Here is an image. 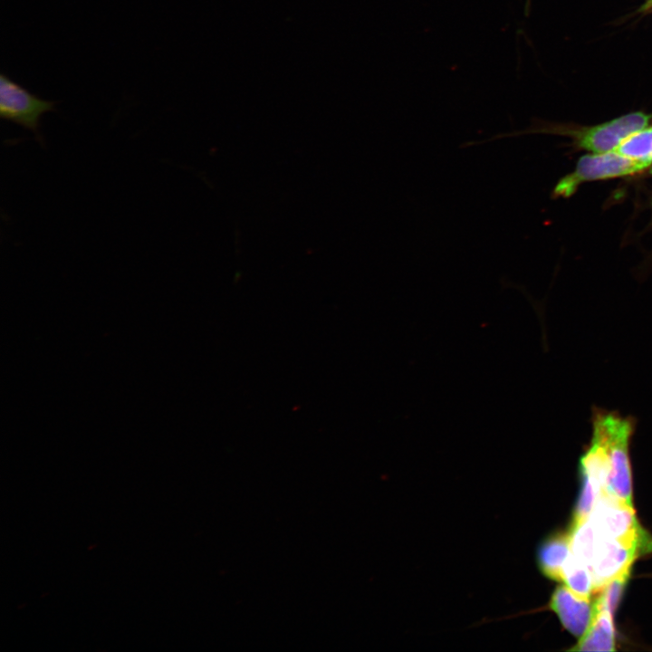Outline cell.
Returning <instances> with one entry per match:
<instances>
[{
    "mask_svg": "<svg viewBox=\"0 0 652 652\" xmlns=\"http://www.w3.org/2000/svg\"><path fill=\"white\" fill-rule=\"evenodd\" d=\"M591 423L592 433L600 438L608 455L609 472L607 491L632 505L629 443L636 420L615 411L595 408Z\"/></svg>",
    "mask_w": 652,
    "mask_h": 652,
    "instance_id": "cell-1",
    "label": "cell"
},
{
    "mask_svg": "<svg viewBox=\"0 0 652 652\" xmlns=\"http://www.w3.org/2000/svg\"><path fill=\"white\" fill-rule=\"evenodd\" d=\"M651 119V114L633 111L598 125L578 129L535 121L526 129L502 133L494 136V139L516 137L527 133L562 134L573 138L574 143L579 149L592 153H604L616 150L628 136L649 125Z\"/></svg>",
    "mask_w": 652,
    "mask_h": 652,
    "instance_id": "cell-2",
    "label": "cell"
},
{
    "mask_svg": "<svg viewBox=\"0 0 652 652\" xmlns=\"http://www.w3.org/2000/svg\"><path fill=\"white\" fill-rule=\"evenodd\" d=\"M599 535L638 545L652 551V537L640 526L633 509L606 489L599 493L590 515Z\"/></svg>",
    "mask_w": 652,
    "mask_h": 652,
    "instance_id": "cell-3",
    "label": "cell"
},
{
    "mask_svg": "<svg viewBox=\"0 0 652 652\" xmlns=\"http://www.w3.org/2000/svg\"><path fill=\"white\" fill-rule=\"evenodd\" d=\"M649 166L630 159L616 150L581 156L572 172L554 186L551 197H570L586 182L627 177L642 172Z\"/></svg>",
    "mask_w": 652,
    "mask_h": 652,
    "instance_id": "cell-4",
    "label": "cell"
},
{
    "mask_svg": "<svg viewBox=\"0 0 652 652\" xmlns=\"http://www.w3.org/2000/svg\"><path fill=\"white\" fill-rule=\"evenodd\" d=\"M57 101L31 92L8 74L0 76V117L30 130L37 142L44 146L41 119L46 112L56 111Z\"/></svg>",
    "mask_w": 652,
    "mask_h": 652,
    "instance_id": "cell-5",
    "label": "cell"
},
{
    "mask_svg": "<svg viewBox=\"0 0 652 652\" xmlns=\"http://www.w3.org/2000/svg\"><path fill=\"white\" fill-rule=\"evenodd\" d=\"M644 551L637 544L599 536L590 566L594 590H599L609 580L630 570L633 561Z\"/></svg>",
    "mask_w": 652,
    "mask_h": 652,
    "instance_id": "cell-6",
    "label": "cell"
},
{
    "mask_svg": "<svg viewBox=\"0 0 652 652\" xmlns=\"http://www.w3.org/2000/svg\"><path fill=\"white\" fill-rule=\"evenodd\" d=\"M550 609L556 613L562 626L579 638L587 630L594 614V603L590 598L576 595L566 585L553 591Z\"/></svg>",
    "mask_w": 652,
    "mask_h": 652,
    "instance_id": "cell-7",
    "label": "cell"
},
{
    "mask_svg": "<svg viewBox=\"0 0 652 652\" xmlns=\"http://www.w3.org/2000/svg\"><path fill=\"white\" fill-rule=\"evenodd\" d=\"M612 618L609 611L594 605V614L590 626L570 650L614 651L615 629Z\"/></svg>",
    "mask_w": 652,
    "mask_h": 652,
    "instance_id": "cell-8",
    "label": "cell"
},
{
    "mask_svg": "<svg viewBox=\"0 0 652 652\" xmlns=\"http://www.w3.org/2000/svg\"><path fill=\"white\" fill-rule=\"evenodd\" d=\"M570 554L569 532L552 535L543 541L538 549V566L544 576L561 581L562 568Z\"/></svg>",
    "mask_w": 652,
    "mask_h": 652,
    "instance_id": "cell-9",
    "label": "cell"
},
{
    "mask_svg": "<svg viewBox=\"0 0 652 652\" xmlns=\"http://www.w3.org/2000/svg\"><path fill=\"white\" fill-rule=\"evenodd\" d=\"M569 534L571 554L590 568L599 536L590 517L571 526Z\"/></svg>",
    "mask_w": 652,
    "mask_h": 652,
    "instance_id": "cell-10",
    "label": "cell"
},
{
    "mask_svg": "<svg viewBox=\"0 0 652 652\" xmlns=\"http://www.w3.org/2000/svg\"><path fill=\"white\" fill-rule=\"evenodd\" d=\"M562 581L580 597L590 598L595 590L590 568L575 558L571 552L562 568Z\"/></svg>",
    "mask_w": 652,
    "mask_h": 652,
    "instance_id": "cell-11",
    "label": "cell"
},
{
    "mask_svg": "<svg viewBox=\"0 0 652 652\" xmlns=\"http://www.w3.org/2000/svg\"><path fill=\"white\" fill-rule=\"evenodd\" d=\"M619 154L644 164L652 165V126L628 136L616 149Z\"/></svg>",
    "mask_w": 652,
    "mask_h": 652,
    "instance_id": "cell-12",
    "label": "cell"
},
{
    "mask_svg": "<svg viewBox=\"0 0 652 652\" xmlns=\"http://www.w3.org/2000/svg\"><path fill=\"white\" fill-rule=\"evenodd\" d=\"M629 575L630 570H628L609 580L599 590L600 593L593 602L594 605L607 609L613 615L620 601Z\"/></svg>",
    "mask_w": 652,
    "mask_h": 652,
    "instance_id": "cell-13",
    "label": "cell"
},
{
    "mask_svg": "<svg viewBox=\"0 0 652 652\" xmlns=\"http://www.w3.org/2000/svg\"><path fill=\"white\" fill-rule=\"evenodd\" d=\"M599 493V491L594 484L588 477L582 475V487L574 510L571 526L577 525L590 517Z\"/></svg>",
    "mask_w": 652,
    "mask_h": 652,
    "instance_id": "cell-14",
    "label": "cell"
},
{
    "mask_svg": "<svg viewBox=\"0 0 652 652\" xmlns=\"http://www.w3.org/2000/svg\"><path fill=\"white\" fill-rule=\"evenodd\" d=\"M529 5H530V0H526V3H525V9H526V10L529 9Z\"/></svg>",
    "mask_w": 652,
    "mask_h": 652,
    "instance_id": "cell-15",
    "label": "cell"
},
{
    "mask_svg": "<svg viewBox=\"0 0 652 652\" xmlns=\"http://www.w3.org/2000/svg\"><path fill=\"white\" fill-rule=\"evenodd\" d=\"M652 5V0H647V6Z\"/></svg>",
    "mask_w": 652,
    "mask_h": 652,
    "instance_id": "cell-16",
    "label": "cell"
},
{
    "mask_svg": "<svg viewBox=\"0 0 652 652\" xmlns=\"http://www.w3.org/2000/svg\"><path fill=\"white\" fill-rule=\"evenodd\" d=\"M651 174H652V168H651Z\"/></svg>",
    "mask_w": 652,
    "mask_h": 652,
    "instance_id": "cell-17",
    "label": "cell"
}]
</instances>
